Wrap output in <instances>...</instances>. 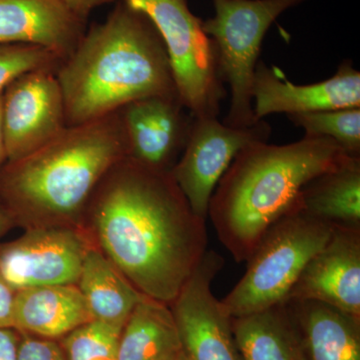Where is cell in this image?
<instances>
[{
  "label": "cell",
  "mask_w": 360,
  "mask_h": 360,
  "mask_svg": "<svg viewBox=\"0 0 360 360\" xmlns=\"http://www.w3.org/2000/svg\"><path fill=\"white\" fill-rule=\"evenodd\" d=\"M181 350L169 305L144 295L123 326L118 360H167Z\"/></svg>",
  "instance_id": "obj_20"
},
{
  "label": "cell",
  "mask_w": 360,
  "mask_h": 360,
  "mask_svg": "<svg viewBox=\"0 0 360 360\" xmlns=\"http://www.w3.org/2000/svg\"><path fill=\"white\" fill-rule=\"evenodd\" d=\"M307 136L328 137L350 156H360V108L288 115Z\"/></svg>",
  "instance_id": "obj_22"
},
{
  "label": "cell",
  "mask_w": 360,
  "mask_h": 360,
  "mask_svg": "<svg viewBox=\"0 0 360 360\" xmlns=\"http://www.w3.org/2000/svg\"><path fill=\"white\" fill-rule=\"evenodd\" d=\"M129 156L146 167L170 172L184 151L193 116L179 96H153L120 110Z\"/></svg>",
  "instance_id": "obj_14"
},
{
  "label": "cell",
  "mask_w": 360,
  "mask_h": 360,
  "mask_svg": "<svg viewBox=\"0 0 360 360\" xmlns=\"http://www.w3.org/2000/svg\"><path fill=\"white\" fill-rule=\"evenodd\" d=\"M94 321L77 284L37 286L16 291L14 329L18 333L60 340Z\"/></svg>",
  "instance_id": "obj_16"
},
{
  "label": "cell",
  "mask_w": 360,
  "mask_h": 360,
  "mask_svg": "<svg viewBox=\"0 0 360 360\" xmlns=\"http://www.w3.org/2000/svg\"><path fill=\"white\" fill-rule=\"evenodd\" d=\"M255 120L267 115L360 108V72L352 61H342L333 77L317 84L290 82L277 68L258 61L251 85Z\"/></svg>",
  "instance_id": "obj_12"
},
{
  "label": "cell",
  "mask_w": 360,
  "mask_h": 360,
  "mask_svg": "<svg viewBox=\"0 0 360 360\" xmlns=\"http://www.w3.org/2000/svg\"><path fill=\"white\" fill-rule=\"evenodd\" d=\"M54 70L16 78L1 96L7 161L20 160L56 139L68 127L63 91Z\"/></svg>",
  "instance_id": "obj_11"
},
{
  "label": "cell",
  "mask_w": 360,
  "mask_h": 360,
  "mask_svg": "<svg viewBox=\"0 0 360 360\" xmlns=\"http://www.w3.org/2000/svg\"><path fill=\"white\" fill-rule=\"evenodd\" d=\"M307 0H213L214 16L203 30L217 49L222 82L231 87V101L224 124H255L251 85L262 44L270 26L288 9Z\"/></svg>",
  "instance_id": "obj_7"
},
{
  "label": "cell",
  "mask_w": 360,
  "mask_h": 360,
  "mask_svg": "<svg viewBox=\"0 0 360 360\" xmlns=\"http://www.w3.org/2000/svg\"><path fill=\"white\" fill-rule=\"evenodd\" d=\"M224 265V259L217 251L206 250L169 304L188 360H241L231 316L212 290L213 281Z\"/></svg>",
  "instance_id": "obj_10"
},
{
  "label": "cell",
  "mask_w": 360,
  "mask_h": 360,
  "mask_svg": "<svg viewBox=\"0 0 360 360\" xmlns=\"http://www.w3.org/2000/svg\"><path fill=\"white\" fill-rule=\"evenodd\" d=\"M15 226L13 217L8 210L4 207V205L0 202V239L4 238V236Z\"/></svg>",
  "instance_id": "obj_29"
},
{
  "label": "cell",
  "mask_w": 360,
  "mask_h": 360,
  "mask_svg": "<svg viewBox=\"0 0 360 360\" xmlns=\"http://www.w3.org/2000/svg\"><path fill=\"white\" fill-rule=\"evenodd\" d=\"M349 158L355 156L328 137L248 144L227 168L208 206L220 243L236 262H246L265 232L298 208L303 187Z\"/></svg>",
  "instance_id": "obj_4"
},
{
  "label": "cell",
  "mask_w": 360,
  "mask_h": 360,
  "mask_svg": "<svg viewBox=\"0 0 360 360\" xmlns=\"http://www.w3.org/2000/svg\"><path fill=\"white\" fill-rule=\"evenodd\" d=\"M307 360H360V317L317 302H286Z\"/></svg>",
  "instance_id": "obj_17"
},
{
  "label": "cell",
  "mask_w": 360,
  "mask_h": 360,
  "mask_svg": "<svg viewBox=\"0 0 360 360\" xmlns=\"http://www.w3.org/2000/svg\"><path fill=\"white\" fill-rule=\"evenodd\" d=\"M94 240L80 225L25 229L20 238L0 243V274L15 291L77 284Z\"/></svg>",
  "instance_id": "obj_9"
},
{
  "label": "cell",
  "mask_w": 360,
  "mask_h": 360,
  "mask_svg": "<svg viewBox=\"0 0 360 360\" xmlns=\"http://www.w3.org/2000/svg\"><path fill=\"white\" fill-rule=\"evenodd\" d=\"M160 33L180 103L193 117H219L226 96L214 42L186 0H122Z\"/></svg>",
  "instance_id": "obj_6"
},
{
  "label": "cell",
  "mask_w": 360,
  "mask_h": 360,
  "mask_svg": "<svg viewBox=\"0 0 360 360\" xmlns=\"http://www.w3.org/2000/svg\"><path fill=\"white\" fill-rule=\"evenodd\" d=\"M298 207L331 225H360V156L315 177L303 187Z\"/></svg>",
  "instance_id": "obj_21"
},
{
  "label": "cell",
  "mask_w": 360,
  "mask_h": 360,
  "mask_svg": "<svg viewBox=\"0 0 360 360\" xmlns=\"http://www.w3.org/2000/svg\"><path fill=\"white\" fill-rule=\"evenodd\" d=\"M20 333L18 360H68L58 341Z\"/></svg>",
  "instance_id": "obj_25"
},
{
  "label": "cell",
  "mask_w": 360,
  "mask_h": 360,
  "mask_svg": "<svg viewBox=\"0 0 360 360\" xmlns=\"http://www.w3.org/2000/svg\"><path fill=\"white\" fill-rule=\"evenodd\" d=\"M20 333L14 328H0V360H18Z\"/></svg>",
  "instance_id": "obj_27"
},
{
  "label": "cell",
  "mask_w": 360,
  "mask_h": 360,
  "mask_svg": "<svg viewBox=\"0 0 360 360\" xmlns=\"http://www.w3.org/2000/svg\"><path fill=\"white\" fill-rule=\"evenodd\" d=\"M63 59L34 45H0V96L16 78L39 70H58Z\"/></svg>",
  "instance_id": "obj_24"
},
{
  "label": "cell",
  "mask_w": 360,
  "mask_h": 360,
  "mask_svg": "<svg viewBox=\"0 0 360 360\" xmlns=\"http://www.w3.org/2000/svg\"><path fill=\"white\" fill-rule=\"evenodd\" d=\"M63 1L75 15L82 20H86L87 16L94 8L115 0H63Z\"/></svg>",
  "instance_id": "obj_28"
},
{
  "label": "cell",
  "mask_w": 360,
  "mask_h": 360,
  "mask_svg": "<svg viewBox=\"0 0 360 360\" xmlns=\"http://www.w3.org/2000/svg\"><path fill=\"white\" fill-rule=\"evenodd\" d=\"M97 246L142 295L169 305L207 250L196 215L170 172L125 156L87 206Z\"/></svg>",
  "instance_id": "obj_1"
},
{
  "label": "cell",
  "mask_w": 360,
  "mask_h": 360,
  "mask_svg": "<svg viewBox=\"0 0 360 360\" xmlns=\"http://www.w3.org/2000/svg\"><path fill=\"white\" fill-rule=\"evenodd\" d=\"M286 302H317L360 317V225H333Z\"/></svg>",
  "instance_id": "obj_13"
},
{
  "label": "cell",
  "mask_w": 360,
  "mask_h": 360,
  "mask_svg": "<svg viewBox=\"0 0 360 360\" xmlns=\"http://www.w3.org/2000/svg\"><path fill=\"white\" fill-rule=\"evenodd\" d=\"M129 155L120 111L66 127L34 153L0 169V202L25 229L79 225L97 186Z\"/></svg>",
  "instance_id": "obj_3"
},
{
  "label": "cell",
  "mask_w": 360,
  "mask_h": 360,
  "mask_svg": "<svg viewBox=\"0 0 360 360\" xmlns=\"http://www.w3.org/2000/svg\"><path fill=\"white\" fill-rule=\"evenodd\" d=\"M1 96H0V169H1L2 167L7 162L6 139H4V127H2L1 120Z\"/></svg>",
  "instance_id": "obj_30"
},
{
  "label": "cell",
  "mask_w": 360,
  "mask_h": 360,
  "mask_svg": "<svg viewBox=\"0 0 360 360\" xmlns=\"http://www.w3.org/2000/svg\"><path fill=\"white\" fill-rule=\"evenodd\" d=\"M271 127L264 120L232 127L219 117H193L186 146L170 174L196 215L207 219L212 194L239 151L253 142L269 141Z\"/></svg>",
  "instance_id": "obj_8"
},
{
  "label": "cell",
  "mask_w": 360,
  "mask_h": 360,
  "mask_svg": "<svg viewBox=\"0 0 360 360\" xmlns=\"http://www.w3.org/2000/svg\"><path fill=\"white\" fill-rule=\"evenodd\" d=\"M16 291L0 274V328H14Z\"/></svg>",
  "instance_id": "obj_26"
},
{
  "label": "cell",
  "mask_w": 360,
  "mask_h": 360,
  "mask_svg": "<svg viewBox=\"0 0 360 360\" xmlns=\"http://www.w3.org/2000/svg\"><path fill=\"white\" fill-rule=\"evenodd\" d=\"M333 225L303 212L284 215L265 232L240 281L224 300L231 317L246 316L285 302L310 259L328 243Z\"/></svg>",
  "instance_id": "obj_5"
},
{
  "label": "cell",
  "mask_w": 360,
  "mask_h": 360,
  "mask_svg": "<svg viewBox=\"0 0 360 360\" xmlns=\"http://www.w3.org/2000/svg\"><path fill=\"white\" fill-rule=\"evenodd\" d=\"M241 360H307L288 302L246 316L231 317Z\"/></svg>",
  "instance_id": "obj_18"
},
{
  "label": "cell",
  "mask_w": 360,
  "mask_h": 360,
  "mask_svg": "<svg viewBox=\"0 0 360 360\" xmlns=\"http://www.w3.org/2000/svg\"><path fill=\"white\" fill-rule=\"evenodd\" d=\"M77 286L94 321L120 329L144 296L96 243L86 251Z\"/></svg>",
  "instance_id": "obj_19"
},
{
  "label": "cell",
  "mask_w": 360,
  "mask_h": 360,
  "mask_svg": "<svg viewBox=\"0 0 360 360\" xmlns=\"http://www.w3.org/2000/svg\"><path fill=\"white\" fill-rule=\"evenodd\" d=\"M122 329L92 321L60 338L68 360H118Z\"/></svg>",
  "instance_id": "obj_23"
},
{
  "label": "cell",
  "mask_w": 360,
  "mask_h": 360,
  "mask_svg": "<svg viewBox=\"0 0 360 360\" xmlns=\"http://www.w3.org/2000/svg\"><path fill=\"white\" fill-rule=\"evenodd\" d=\"M56 75L68 127L101 120L139 99L179 96L160 33L123 1L84 32Z\"/></svg>",
  "instance_id": "obj_2"
},
{
  "label": "cell",
  "mask_w": 360,
  "mask_h": 360,
  "mask_svg": "<svg viewBox=\"0 0 360 360\" xmlns=\"http://www.w3.org/2000/svg\"><path fill=\"white\" fill-rule=\"evenodd\" d=\"M84 25L63 0H0V45H34L65 59Z\"/></svg>",
  "instance_id": "obj_15"
},
{
  "label": "cell",
  "mask_w": 360,
  "mask_h": 360,
  "mask_svg": "<svg viewBox=\"0 0 360 360\" xmlns=\"http://www.w3.org/2000/svg\"><path fill=\"white\" fill-rule=\"evenodd\" d=\"M167 360H188L187 359L186 355L184 354V350L179 352V354H175L174 356H172V359Z\"/></svg>",
  "instance_id": "obj_31"
}]
</instances>
